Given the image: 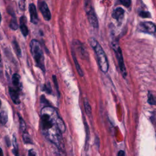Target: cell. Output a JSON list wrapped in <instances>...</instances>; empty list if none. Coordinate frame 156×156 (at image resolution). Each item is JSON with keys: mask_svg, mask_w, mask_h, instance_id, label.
<instances>
[{"mask_svg": "<svg viewBox=\"0 0 156 156\" xmlns=\"http://www.w3.org/2000/svg\"><path fill=\"white\" fill-rule=\"evenodd\" d=\"M137 30L141 32L148 34H155L156 32V26L151 21L141 22L138 26Z\"/></svg>", "mask_w": 156, "mask_h": 156, "instance_id": "cell-6", "label": "cell"}, {"mask_svg": "<svg viewBox=\"0 0 156 156\" xmlns=\"http://www.w3.org/2000/svg\"><path fill=\"white\" fill-rule=\"evenodd\" d=\"M84 124H85V131H86V142L87 143L88 139H89V128H88V126L86 123V121H84Z\"/></svg>", "mask_w": 156, "mask_h": 156, "instance_id": "cell-26", "label": "cell"}, {"mask_svg": "<svg viewBox=\"0 0 156 156\" xmlns=\"http://www.w3.org/2000/svg\"><path fill=\"white\" fill-rule=\"evenodd\" d=\"M84 108H85V110L87 115L88 116H92V107L90 105V104H89L88 101L87 99H85L84 100Z\"/></svg>", "mask_w": 156, "mask_h": 156, "instance_id": "cell-17", "label": "cell"}, {"mask_svg": "<svg viewBox=\"0 0 156 156\" xmlns=\"http://www.w3.org/2000/svg\"><path fill=\"white\" fill-rule=\"evenodd\" d=\"M28 156H37V154L34 150H30L28 152Z\"/></svg>", "mask_w": 156, "mask_h": 156, "instance_id": "cell-29", "label": "cell"}, {"mask_svg": "<svg viewBox=\"0 0 156 156\" xmlns=\"http://www.w3.org/2000/svg\"><path fill=\"white\" fill-rule=\"evenodd\" d=\"M139 16L142 17V18H150L151 15L149 12H145V11H141L139 13Z\"/></svg>", "mask_w": 156, "mask_h": 156, "instance_id": "cell-23", "label": "cell"}, {"mask_svg": "<svg viewBox=\"0 0 156 156\" xmlns=\"http://www.w3.org/2000/svg\"><path fill=\"white\" fill-rule=\"evenodd\" d=\"M9 94L13 102L16 104H19L20 103L19 97V89L17 88L9 87Z\"/></svg>", "mask_w": 156, "mask_h": 156, "instance_id": "cell-9", "label": "cell"}, {"mask_svg": "<svg viewBox=\"0 0 156 156\" xmlns=\"http://www.w3.org/2000/svg\"><path fill=\"white\" fill-rule=\"evenodd\" d=\"M85 10L88 17V20L89 21V23H90V24L93 28L98 29L99 27L98 20L97 17H96L95 12L90 0H87L85 1Z\"/></svg>", "mask_w": 156, "mask_h": 156, "instance_id": "cell-5", "label": "cell"}, {"mask_svg": "<svg viewBox=\"0 0 156 156\" xmlns=\"http://www.w3.org/2000/svg\"><path fill=\"white\" fill-rule=\"evenodd\" d=\"M7 120H8V116H7L6 111L2 110L0 112V124L5 125L7 122Z\"/></svg>", "mask_w": 156, "mask_h": 156, "instance_id": "cell-14", "label": "cell"}, {"mask_svg": "<svg viewBox=\"0 0 156 156\" xmlns=\"http://www.w3.org/2000/svg\"><path fill=\"white\" fill-rule=\"evenodd\" d=\"M88 42L95 52L101 71L104 73H107L109 70V62L104 51L95 38L92 37L89 39Z\"/></svg>", "mask_w": 156, "mask_h": 156, "instance_id": "cell-2", "label": "cell"}, {"mask_svg": "<svg viewBox=\"0 0 156 156\" xmlns=\"http://www.w3.org/2000/svg\"><path fill=\"white\" fill-rule=\"evenodd\" d=\"M117 156H126L124 151L123 150H120V151H118Z\"/></svg>", "mask_w": 156, "mask_h": 156, "instance_id": "cell-30", "label": "cell"}, {"mask_svg": "<svg viewBox=\"0 0 156 156\" xmlns=\"http://www.w3.org/2000/svg\"><path fill=\"white\" fill-rule=\"evenodd\" d=\"M6 145H7V146L9 147L11 146V142H10L9 138L8 137H6Z\"/></svg>", "mask_w": 156, "mask_h": 156, "instance_id": "cell-31", "label": "cell"}, {"mask_svg": "<svg viewBox=\"0 0 156 156\" xmlns=\"http://www.w3.org/2000/svg\"><path fill=\"white\" fill-rule=\"evenodd\" d=\"M41 130L43 135L59 150H62L64 142L62 133L66 130L62 119L52 107L46 106L41 110Z\"/></svg>", "mask_w": 156, "mask_h": 156, "instance_id": "cell-1", "label": "cell"}, {"mask_svg": "<svg viewBox=\"0 0 156 156\" xmlns=\"http://www.w3.org/2000/svg\"><path fill=\"white\" fill-rule=\"evenodd\" d=\"M53 81H54V84H55V86H56V88H57V91H58V92H59V87H58V84H57V78H56V76L55 75H53Z\"/></svg>", "mask_w": 156, "mask_h": 156, "instance_id": "cell-28", "label": "cell"}, {"mask_svg": "<svg viewBox=\"0 0 156 156\" xmlns=\"http://www.w3.org/2000/svg\"><path fill=\"white\" fill-rule=\"evenodd\" d=\"M3 150L1 148H0V156H3Z\"/></svg>", "mask_w": 156, "mask_h": 156, "instance_id": "cell-33", "label": "cell"}, {"mask_svg": "<svg viewBox=\"0 0 156 156\" xmlns=\"http://www.w3.org/2000/svg\"><path fill=\"white\" fill-rule=\"evenodd\" d=\"M72 55H73V58L74 62H75V65H76V69H77V71H78V73H79V75L80 76H82V77L84 76V72H83V70H82V69H81V68H80V65H79V63H78V60H77V59H76V57L75 53H74V52H73V51L72 52Z\"/></svg>", "mask_w": 156, "mask_h": 156, "instance_id": "cell-13", "label": "cell"}, {"mask_svg": "<svg viewBox=\"0 0 156 156\" xmlns=\"http://www.w3.org/2000/svg\"><path fill=\"white\" fill-rule=\"evenodd\" d=\"M10 28L12 29H13V30H17V28H18L16 18L15 17H13V18H12V20L10 23Z\"/></svg>", "mask_w": 156, "mask_h": 156, "instance_id": "cell-20", "label": "cell"}, {"mask_svg": "<svg viewBox=\"0 0 156 156\" xmlns=\"http://www.w3.org/2000/svg\"><path fill=\"white\" fill-rule=\"evenodd\" d=\"M26 19L25 17H21L20 18V29L22 34H23L25 37L27 36L29 33V31L27 26L26 25Z\"/></svg>", "mask_w": 156, "mask_h": 156, "instance_id": "cell-11", "label": "cell"}, {"mask_svg": "<svg viewBox=\"0 0 156 156\" xmlns=\"http://www.w3.org/2000/svg\"><path fill=\"white\" fill-rule=\"evenodd\" d=\"M73 43H74V44H75V46L76 47V49H77L79 54L84 59H88V53L87 52L85 48H84L83 43H80L78 40L74 41Z\"/></svg>", "mask_w": 156, "mask_h": 156, "instance_id": "cell-7", "label": "cell"}, {"mask_svg": "<svg viewBox=\"0 0 156 156\" xmlns=\"http://www.w3.org/2000/svg\"><path fill=\"white\" fill-rule=\"evenodd\" d=\"M30 49L36 65L44 72V57L40 43L37 40H32L30 43Z\"/></svg>", "mask_w": 156, "mask_h": 156, "instance_id": "cell-3", "label": "cell"}, {"mask_svg": "<svg viewBox=\"0 0 156 156\" xmlns=\"http://www.w3.org/2000/svg\"><path fill=\"white\" fill-rule=\"evenodd\" d=\"M29 13H30L31 22L33 24H37L38 23V16L36 11V7L34 4H29Z\"/></svg>", "mask_w": 156, "mask_h": 156, "instance_id": "cell-10", "label": "cell"}, {"mask_svg": "<svg viewBox=\"0 0 156 156\" xmlns=\"http://www.w3.org/2000/svg\"><path fill=\"white\" fill-rule=\"evenodd\" d=\"M148 102L151 105H155L156 104V100L154 95L151 93H148Z\"/></svg>", "mask_w": 156, "mask_h": 156, "instance_id": "cell-22", "label": "cell"}, {"mask_svg": "<svg viewBox=\"0 0 156 156\" xmlns=\"http://www.w3.org/2000/svg\"><path fill=\"white\" fill-rule=\"evenodd\" d=\"M40 10L41 11V13L42 14L44 19L47 21H49L51 18V12L48 8L47 4L44 1L41 3L40 6Z\"/></svg>", "mask_w": 156, "mask_h": 156, "instance_id": "cell-8", "label": "cell"}, {"mask_svg": "<svg viewBox=\"0 0 156 156\" xmlns=\"http://www.w3.org/2000/svg\"><path fill=\"white\" fill-rule=\"evenodd\" d=\"M2 66V62H1V55H0V67H1Z\"/></svg>", "mask_w": 156, "mask_h": 156, "instance_id": "cell-34", "label": "cell"}, {"mask_svg": "<svg viewBox=\"0 0 156 156\" xmlns=\"http://www.w3.org/2000/svg\"><path fill=\"white\" fill-rule=\"evenodd\" d=\"M95 143L96 144V146L98 147L100 146V140H99V138L98 137H96V139H95Z\"/></svg>", "mask_w": 156, "mask_h": 156, "instance_id": "cell-32", "label": "cell"}, {"mask_svg": "<svg viewBox=\"0 0 156 156\" xmlns=\"http://www.w3.org/2000/svg\"><path fill=\"white\" fill-rule=\"evenodd\" d=\"M12 44H13L14 49H15V51H16L17 54L19 57H21V49L20 48V46H19L18 42L16 40H13L12 42Z\"/></svg>", "mask_w": 156, "mask_h": 156, "instance_id": "cell-19", "label": "cell"}, {"mask_svg": "<svg viewBox=\"0 0 156 156\" xmlns=\"http://www.w3.org/2000/svg\"><path fill=\"white\" fill-rule=\"evenodd\" d=\"M20 9L22 11L25 9V0H20L19 1Z\"/></svg>", "mask_w": 156, "mask_h": 156, "instance_id": "cell-27", "label": "cell"}, {"mask_svg": "<svg viewBox=\"0 0 156 156\" xmlns=\"http://www.w3.org/2000/svg\"><path fill=\"white\" fill-rule=\"evenodd\" d=\"M1 101L0 100V107H1Z\"/></svg>", "mask_w": 156, "mask_h": 156, "instance_id": "cell-36", "label": "cell"}, {"mask_svg": "<svg viewBox=\"0 0 156 156\" xmlns=\"http://www.w3.org/2000/svg\"><path fill=\"white\" fill-rule=\"evenodd\" d=\"M12 145L13 146V149L12 150V152L16 156H19V151H18V144L17 142V138L15 136L13 137Z\"/></svg>", "mask_w": 156, "mask_h": 156, "instance_id": "cell-15", "label": "cell"}, {"mask_svg": "<svg viewBox=\"0 0 156 156\" xmlns=\"http://www.w3.org/2000/svg\"><path fill=\"white\" fill-rule=\"evenodd\" d=\"M43 91H45L47 93L51 94L52 92V89H51V87L49 83H48V84L44 85L43 87Z\"/></svg>", "mask_w": 156, "mask_h": 156, "instance_id": "cell-24", "label": "cell"}, {"mask_svg": "<svg viewBox=\"0 0 156 156\" xmlns=\"http://www.w3.org/2000/svg\"><path fill=\"white\" fill-rule=\"evenodd\" d=\"M112 48L115 52V54L116 55V57L118 60L119 67L120 68L122 75L124 78H126V76H127V71H126V68L124 62L123 53L120 48V47L119 45L118 42L115 40H113L112 42Z\"/></svg>", "mask_w": 156, "mask_h": 156, "instance_id": "cell-4", "label": "cell"}, {"mask_svg": "<svg viewBox=\"0 0 156 156\" xmlns=\"http://www.w3.org/2000/svg\"><path fill=\"white\" fill-rule=\"evenodd\" d=\"M20 77L18 74H14V75L12 76V84L15 87H16V88H19V87L20 86Z\"/></svg>", "mask_w": 156, "mask_h": 156, "instance_id": "cell-16", "label": "cell"}, {"mask_svg": "<svg viewBox=\"0 0 156 156\" xmlns=\"http://www.w3.org/2000/svg\"><path fill=\"white\" fill-rule=\"evenodd\" d=\"M23 140L24 141V142L27 144H32V140L28 133L25 132L23 133Z\"/></svg>", "mask_w": 156, "mask_h": 156, "instance_id": "cell-21", "label": "cell"}, {"mask_svg": "<svg viewBox=\"0 0 156 156\" xmlns=\"http://www.w3.org/2000/svg\"><path fill=\"white\" fill-rule=\"evenodd\" d=\"M121 3L126 7H129L131 5V0H120Z\"/></svg>", "mask_w": 156, "mask_h": 156, "instance_id": "cell-25", "label": "cell"}, {"mask_svg": "<svg viewBox=\"0 0 156 156\" xmlns=\"http://www.w3.org/2000/svg\"><path fill=\"white\" fill-rule=\"evenodd\" d=\"M124 13V11L123 9L121 8V7H118L116 8L112 13V17L116 19L118 21H120L123 16Z\"/></svg>", "mask_w": 156, "mask_h": 156, "instance_id": "cell-12", "label": "cell"}, {"mask_svg": "<svg viewBox=\"0 0 156 156\" xmlns=\"http://www.w3.org/2000/svg\"><path fill=\"white\" fill-rule=\"evenodd\" d=\"M19 120H20V128L21 131L23 133L26 132V125L24 120L19 115Z\"/></svg>", "mask_w": 156, "mask_h": 156, "instance_id": "cell-18", "label": "cell"}, {"mask_svg": "<svg viewBox=\"0 0 156 156\" xmlns=\"http://www.w3.org/2000/svg\"><path fill=\"white\" fill-rule=\"evenodd\" d=\"M1 20H2V17H1V13H0V24H1Z\"/></svg>", "mask_w": 156, "mask_h": 156, "instance_id": "cell-35", "label": "cell"}]
</instances>
